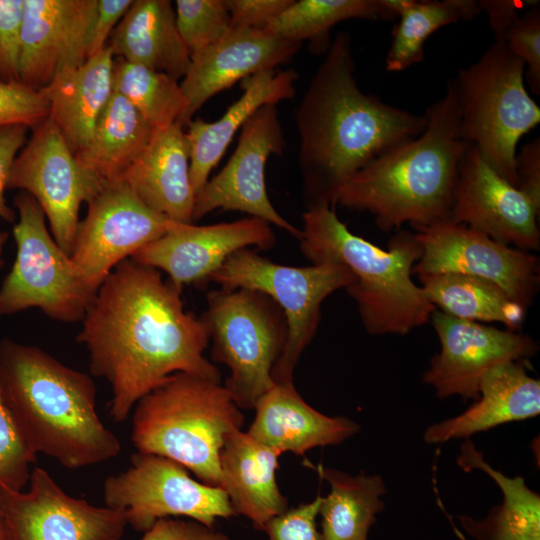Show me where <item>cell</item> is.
<instances>
[{"mask_svg":"<svg viewBox=\"0 0 540 540\" xmlns=\"http://www.w3.org/2000/svg\"><path fill=\"white\" fill-rule=\"evenodd\" d=\"M275 242L270 224L256 217L205 226L179 223L130 259L166 272L182 290L185 285L205 286L237 251L249 246L270 249Z\"/></svg>","mask_w":540,"mask_h":540,"instance_id":"obj_20","label":"cell"},{"mask_svg":"<svg viewBox=\"0 0 540 540\" xmlns=\"http://www.w3.org/2000/svg\"><path fill=\"white\" fill-rule=\"evenodd\" d=\"M200 318L212 340V360L230 371L224 387L240 409H254L275 385L272 371L288 332L283 311L257 290L221 288L207 294Z\"/></svg>","mask_w":540,"mask_h":540,"instance_id":"obj_8","label":"cell"},{"mask_svg":"<svg viewBox=\"0 0 540 540\" xmlns=\"http://www.w3.org/2000/svg\"><path fill=\"white\" fill-rule=\"evenodd\" d=\"M480 13L475 0H403L392 30L386 70L400 72L422 62L429 36L443 26L473 20Z\"/></svg>","mask_w":540,"mask_h":540,"instance_id":"obj_34","label":"cell"},{"mask_svg":"<svg viewBox=\"0 0 540 540\" xmlns=\"http://www.w3.org/2000/svg\"><path fill=\"white\" fill-rule=\"evenodd\" d=\"M540 210L470 145L458 167L449 220L521 250H538Z\"/></svg>","mask_w":540,"mask_h":540,"instance_id":"obj_18","label":"cell"},{"mask_svg":"<svg viewBox=\"0 0 540 540\" xmlns=\"http://www.w3.org/2000/svg\"><path fill=\"white\" fill-rule=\"evenodd\" d=\"M0 504L12 540H120L128 525L122 511L68 495L41 467L26 492L0 487Z\"/></svg>","mask_w":540,"mask_h":540,"instance_id":"obj_17","label":"cell"},{"mask_svg":"<svg viewBox=\"0 0 540 540\" xmlns=\"http://www.w3.org/2000/svg\"><path fill=\"white\" fill-rule=\"evenodd\" d=\"M175 8L178 31L191 54L216 43L231 29L225 0H177Z\"/></svg>","mask_w":540,"mask_h":540,"instance_id":"obj_36","label":"cell"},{"mask_svg":"<svg viewBox=\"0 0 540 540\" xmlns=\"http://www.w3.org/2000/svg\"><path fill=\"white\" fill-rule=\"evenodd\" d=\"M87 204L70 257L95 291L118 264L180 223L146 206L124 181L106 182Z\"/></svg>","mask_w":540,"mask_h":540,"instance_id":"obj_13","label":"cell"},{"mask_svg":"<svg viewBox=\"0 0 540 540\" xmlns=\"http://www.w3.org/2000/svg\"><path fill=\"white\" fill-rule=\"evenodd\" d=\"M255 418L247 433L281 454L303 455L316 447L338 445L360 431L343 416H327L308 405L294 383L275 384L254 406Z\"/></svg>","mask_w":540,"mask_h":540,"instance_id":"obj_24","label":"cell"},{"mask_svg":"<svg viewBox=\"0 0 540 540\" xmlns=\"http://www.w3.org/2000/svg\"><path fill=\"white\" fill-rule=\"evenodd\" d=\"M141 540H230V538L199 522L168 517L157 520L144 532Z\"/></svg>","mask_w":540,"mask_h":540,"instance_id":"obj_44","label":"cell"},{"mask_svg":"<svg viewBox=\"0 0 540 540\" xmlns=\"http://www.w3.org/2000/svg\"><path fill=\"white\" fill-rule=\"evenodd\" d=\"M98 0H23L20 82L42 90L89 59Z\"/></svg>","mask_w":540,"mask_h":540,"instance_id":"obj_19","label":"cell"},{"mask_svg":"<svg viewBox=\"0 0 540 540\" xmlns=\"http://www.w3.org/2000/svg\"><path fill=\"white\" fill-rule=\"evenodd\" d=\"M27 142V127L8 125L0 127V220L12 223L16 219L15 211L8 205L5 191L12 164Z\"/></svg>","mask_w":540,"mask_h":540,"instance_id":"obj_43","label":"cell"},{"mask_svg":"<svg viewBox=\"0 0 540 540\" xmlns=\"http://www.w3.org/2000/svg\"><path fill=\"white\" fill-rule=\"evenodd\" d=\"M103 498L141 532L162 518L186 517L214 528L218 518L237 515L222 488L193 479L173 460L139 452L126 470L105 479Z\"/></svg>","mask_w":540,"mask_h":540,"instance_id":"obj_11","label":"cell"},{"mask_svg":"<svg viewBox=\"0 0 540 540\" xmlns=\"http://www.w3.org/2000/svg\"><path fill=\"white\" fill-rule=\"evenodd\" d=\"M152 132L153 128L140 112L113 91L88 144L75 156L104 182L122 181L149 143Z\"/></svg>","mask_w":540,"mask_h":540,"instance_id":"obj_30","label":"cell"},{"mask_svg":"<svg viewBox=\"0 0 540 540\" xmlns=\"http://www.w3.org/2000/svg\"><path fill=\"white\" fill-rule=\"evenodd\" d=\"M301 43L276 37L264 29L231 28L216 43L191 54L180 83L188 108L184 127L211 97L237 81L276 69L290 60Z\"/></svg>","mask_w":540,"mask_h":540,"instance_id":"obj_21","label":"cell"},{"mask_svg":"<svg viewBox=\"0 0 540 540\" xmlns=\"http://www.w3.org/2000/svg\"><path fill=\"white\" fill-rule=\"evenodd\" d=\"M417 276L429 301L443 313L475 322H500L513 331L524 321L526 309L490 281L457 273Z\"/></svg>","mask_w":540,"mask_h":540,"instance_id":"obj_33","label":"cell"},{"mask_svg":"<svg viewBox=\"0 0 540 540\" xmlns=\"http://www.w3.org/2000/svg\"><path fill=\"white\" fill-rule=\"evenodd\" d=\"M49 116V102L40 90L21 82H0V127L23 125L31 128Z\"/></svg>","mask_w":540,"mask_h":540,"instance_id":"obj_39","label":"cell"},{"mask_svg":"<svg viewBox=\"0 0 540 540\" xmlns=\"http://www.w3.org/2000/svg\"><path fill=\"white\" fill-rule=\"evenodd\" d=\"M427 115L360 89L351 36L339 32L295 110L306 208L336 206L342 185L379 156L419 136Z\"/></svg>","mask_w":540,"mask_h":540,"instance_id":"obj_2","label":"cell"},{"mask_svg":"<svg viewBox=\"0 0 540 540\" xmlns=\"http://www.w3.org/2000/svg\"><path fill=\"white\" fill-rule=\"evenodd\" d=\"M36 457L0 385V487L22 490L29 482Z\"/></svg>","mask_w":540,"mask_h":540,"instance_id":"obj_37","label":"cell"},{"mask_svg":"<svg viewBox=\"0 0 540 540\" xmlns=\"http://www.w3.org/2000/svg\"><path fill=\"white\" fill-rule=\"evenodd\" d=\"M401 4L402 0H294L264 30L298 43L307 40L313 53L325 54L336 24L350 19L393 20Z\"/></svg>","mask_w":540,"mask_h":540,"instance_id":"obj_32","label":"cell"},{"mask_svg":"<svg viewBox=\"0 0 540 540\" xmlns=\"http://www.w3.org/2000/svg\"><path fill=\"white\" fill-rule=\"evenodd\" d=\"M294 0H225L231 28L265 29Z\"/></svg>","mask_w":540,"mask_h":540,"instance_id":"obj_42","label":"cell"},{"mask_svg":"<svg viewBox=\"0 0 540 540\" xmlns=\"http://www.w3.org/2000/svg\"><path fill=\"white\" fill-rule=\"evenodd\" d=\"M179 123L153 129L149 143L127 170L126 182L150 209L193 224L196 195L190 180V149Z\"/></svg>","mask_w":540,"mask_h":540,"instance_id":"obj_23","label":"cell"},{"mask_svg":"<svg viewBox=\"0 0 540 540\" xmlns=\"http://www.w3.org/2000/svg\"><path fill=\"white\" fill-rule=\"evenodd\" d=\"M281 455L241 430L227 435L220 452L221 488L236 514L246 516L258 530L288 509L276 482Z\"/></svg>","mask_w":540,"mask_h":540,"instance_id":"obj_26","label":"cell"},{"mask_svg":"<svg viewBox=\"0 0 540 540\" xmlns=\"http://www.w3.org/2000/svg\"><path fill=\"white\" fill-rule=\"evenodd\" d=\"M7 239H8V233L0 229V269L4 263L2 259V255H3V250L7 242ZM0 316H1V313H0Z\"/></svg>","mask_w":540,"mask_h":540,"instance_id":"obj_49","label":"cell"},{"mask_svg":"<svg viewBox=\"0 0 540 540\" xmlns=\"http://www.w3.org/2000/svg\"><path fill=\"white\" fill-rule=\"evenodd\" d=\"M298 74L269 69L241 81L242 95L214 122L190 120L185 134L190 149V180L197 196L209 180L236 132L262 106L291 99Z\"/></svg>","mask_w":540,"mask_h":540,"instance_id":"obj_25","label":"cell"},{"mask_svg":"<svg viewBox=\"0 0 540 540\" xmlns=\"http://www.w3.org/2000/svg\"><path fill=\"white\" fill-rule=\"evenodd\" d=\"M14 206L18 212L13 226L16 258L0 287L1 315L38 308L57 321L82 320L97 291L50 235L37 201L21 191Z\"/></svg>","mask_w":540,"mask_h":540,"instance_id":"obj_9","label":"cell"},{"mask_svg":"<svg viewBox=\"0 0 540 540\" xmlns=\"http://www.w3.org/2000/svg\"><path fill=\"white\" fill-rule=\"evenodd\" d=\"M305 463L330 484V492L322 496L319 507L323 540H368L376 516L384 508L383 478L366 474L352 476L307 460Z\"/></svg>","mask_w":540,"mask_h":540,"instance_id":"obj_31","label":"cell"},{"mask_svg":"<svg viewBox=\"0 0 540 540\" xmlns=\"http://www.w3.org/2000/svg\"><path fill=\"white\" fill-rule=\"evenodd\" d=\"M211 281L225 289L257 290L281 308L288 325L287 340L272 379L275 384H290L301 354L318 329L322 302L338 289L352 285L354 277L337 263L286 266L242 249L224 262Z\"/></svg>","mask_w":540,"mask_h":540,"instance_id":"obj_10","label":"cell"},{"mask_svg":"<svg viewBox=\"0 0 540 540\" xmlns=\"http://www.w3.org/2000/svg\"><path fill=\"white\" fill-rule=\"evenodd\" d=\"M321 498L318 494L311 502L270 519L263 530L268 540H323L316 526Z\"/></svg>","mask_w":540,"mask_h":540,"instance_id":"obj_41","label":"cell"},{"mask_svg":"<svg viewBox=\"0 0 540 540\" xmlns=\"http://www.w3.org/2000/svg\"><path fill=\"white\" fill-rule=\"evenodd\" d=\"M132 3L133 0H98L89 45V58L107 46L111 33Z\"/></svg>","mask_w":540,"mask_h":540,"instance_id":"obj_46","label":"cell"},{"mask_svg":"<svg viewBox=\"0 0 540 540\" xmlns=\"http://www.w3.org/2000/svg\"><path fill=\"white\" fill-rule=\"evenodd\" d=\"M285 139L276 105L259 108L242 126L232 156L195 198L193 221L214 210L239 211L273 224L299 239L293 226L273 207L265 185V166L272 155H281Z\"/></svg>","mask_w":540,"mask_h":540,"instance_id":"obj_15","label":"cell"},{"mask_svg":"<svg viewBox=\"0 0 540 540\" xmlns=\"http://www.w3.org/2000/svg\"><path fill=\"white\" fill-rule=\"evenodd\" d=\"M23 0H0V82H20Z\"/></svg>","mask_w":540,"mask_h":540,"instance_id":"obj_40","label":"cell"},{"mask_svg":"<svg viewBox=\"0 0 540 540\" xmlns=\"http://www.w3.org/2000/svg\"><path fill=\"white\" fill-rule=\"evenodd\" d=\"M430 320L439 338L440 351L431 358L423 382L440 399L458 395L464 401H476L480 380L488 370L501 363L527 360L539 349L529 335L442 311L435 310Z\"/></svg>","mask_w":540,"mask_h":540,"instance_id":"obj_16","label":"cell"},{"mask_svg":"<svg viewBox=\"0 0 540 540\" xmlns=\"http://www.w3.org/2000/svg\"><path fill=\"white\" fill-rule=\"evenodd\" d=\"M540 413V381L528 375L522 361L501 363L479 383L478 399L463 413L431 424L423 434L427 444L470 439L502 424L526 420Z\"/></svg>","mask_w":540,"mask_h":540,"instance_id":"obj_22","label":"cell"},{"mask_svg":"<svg viewBox=\"0 0 540 540\" xmlns=\"http://www.w3.org/2000/svg\"><path fill=\"white\" fill-rule=\"evenodd\" d=\"M137 452L173 460L202 483L219 487L220 452L244 416L220 383L178 372L143 396L132 410Z\"/></svg>","mask_w":540,"mask_h":540,"instance_id":"obj_6","label":"cell"},{"mask_svg":"<svg viewBox=\"0 0 540 540\" xmlns=\"http://www.w3.org/2000/svg\"><path fill=\"white\" fill-rule=\"evenodd\" d=\"M481 12L488 17V24L496 41H504L509 27L520 16L521 10L539 5L538 1L528 0H480Z\"/></svg>","mask_w":540,"mask_h":540,"instance_id":"obj_47","label":"cell"},{"mask_svg":"<svg viewBox=\"0 0 540 540\" xmlns=\"http://www.w3.org/2000/svg\"><path fill=\"white\" fill-rule=\"evenodd\" d=\"M0 540H12L9 525L0 504Z\"/></svg>","mask_w":540,"mask_h":540,"instance_id":"obj_48","label":"cell"},{"mask_svg":"<svg viewBox=\"0 0 540 540\" xmlns=\"http://www.w3.org/2000/svg\"><path fill=\"white\" fill-rule=\"evenodd\" d=\"M32 129L12 164L8 189H20L37 201L54 240L71 255L80 206L106 182L78 161L51 119Z\"/></svg>","mask_w":540,"mask_h":540,"instance_id":"obj_12","label":"cell"},{"mask_svg":"<svg viewBox=\"0 0 540 540\" xmlns=\"http://www.w3.org/2000/svg\"><path fill=\"white\" fill-rule=\"evenodd\" d=\"M302 219L303 255L313 264L337 263L351 272L354 283L346 290L369 334L406 335L430 320L437 308L411 278L422 255L414 233L397 232L385 251L353 234L334 206L308 208Z\"/></svg>","mask_w":540,"mask_h":540,"instance_id":"obj_5","label":"cell"},{"mask_svg":"<svg viewBox=\"0 0 540 540\" xmlns=\"http://www.w3.org/2000/svg\"><path fill=\"white\" fill-rule=\"evenodd\" d=\"M113 91L125 97L153 129L184 127L187 99L178 80L142 65L114 58Z\"/></svg>","mask_w":540,"mask_h":540,"instance_id":"obj_35","label":"cell"},{"mask_svg":"<svg viewBox=\"0 0 540 540\" xmlns=\"http://www.w3.org/2000/svg\"><path fill=\"white\" fill-rule=\"evenodd\" d=\"M517 188L540 210V139L534 138L515 155Z\"/></svg>","mask_w":540,"mask_h":540,"instance_id":"obj_45","label":"cell"},{"mask_svg":"<svg viewBox=\"0 0 540 540\" xmlns=\"http://www.w3.org/2000/svg\"><path fill=\"white\" fill-rule=\"evenodd\" d=\"M504 42L525 64L524 79L532 93L540 94V8L526 9L506 32Z\"/></svg>","mask_w":540,"mask_h":540,"instance_id":"obj_38","label":"cell"},{"mask_svg":"<svg viewBox=\"0 0 540 540\" xmlns=\"http://www.w3.org/2000/svg\"><path fill=\"white\" fill-rule=\"evenodd\" d=\"M181 293L159 270L129 258L106 277L82 319L77 340L88 351L91 373L111 385L115 422L127 420L172 374L220 383V371L203 354L208 329L185 311Z\"/></svg>","mask_w":540,"mask_h":540,"instance_id":"obj_1","label":"cell"},{"mask_svg":"<svg viewBox=\"0 0 540 540\" xmlns=\"http://www.w3.org/2000/svg\"><path fill=\"white\" fill-rule=\"evenodd\" d=\"M457 464L465 472L479 469L486 473L499 486L503 498L483 519L477 520L467 515L458 517L468 535L474 540H540V495L526 485L523 477H508L494 469L470 439L462 443ZM437 501L456 536L460 540H468L456 527L438 497Z\"/></svg>","mask_w":540,"mask_h":540,"instance_id":"obj_29","label":"cell"},{"mask_svg":"<svg viewBox=\"0 0 540 540\" xmlns=\"http://www.w3.org/2000/svg\"><path fill=\"white\" fill-rule=\"evenodd\" d=\"M422 255L412 274L457 273L490 281L527 309L540 285L539 259L447 220L414 228Z\"/></svg>","mask_w":540,"mask_h":540,"instance_id":"obj_14","label":"cell"},{"mask_svg":"<svg viewBox=\"0 0 540 540\" xmlns=\"http://www.w3.org/2000/svg\"><path fill=\"white\" fill-rule=\"evenodd\" d=\"M0 385L32 450L68 469L116 458L118 437L100 420L92 378L36 346L0 340Z\"/></svg>","mask_w":540,"mask_h":540,"instance_id":"obj_3","label":"cell"},{"mask_svg":"<svg viewBox=\"0 0 540 540\" xmlns=\"http://www.w3.org/2000/svg\"><path fill=\"white\" fill-rule=\"evenodd\" d=\"M524 74V62L504 41L494 40L451 79L460 106L457 137L515 187L517 144L540 122V108L528 94Z\"/></svg>","mask_w":540,"mask_h":540,"instance_id":"obj_7","label":"cell"},{"mask_svg":"<svg viewBox=\"0 0 540 540\" xmlns=\"http://www.w3.org/2000/svg\"><path fill=\"white\" fill-rule=\"evenodd\" d=\"M113 63L114 55L107 45L83 65L40 90L49 102L48 118L74 154L88 144L113 93Z\"/></svg>","mask_w":540,"mask_h":540,"instance_id":"obj_28","label":"cell"},{"mask_svg":"<svg viewBox=\"0 0 540 540\" xmlns=\"http://www.w3.org/2000/svg\"><path fill=\"white\" fill-rule=\"evenodd\" d=\"M107 45L114 58L165 73L176 80L190 66L191 53L176 25L169 0H133Z\"/></svg>","mask_w":540,"mask_h":540,"instance_id":"obj_27","label":"cell"},{"mask_svg":"<svg viewBox=\"0 0 540 540\" xmlns=\"http://www.w3.org/2000/svg\"><path fill=\"white\" fill-rule=\"evenodd\" d=\"M425 114L424 131L353 174L335 205L370 213L385 232L449 219L459 163L471 145L457 137L460 106L452 80Z\"/></svg>","mask_w":540,"mask_h":540,"instance_id":"obj_4","label":"cell"}]
</instances>
